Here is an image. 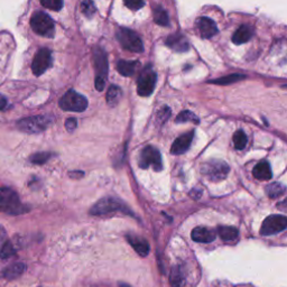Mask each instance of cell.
<instances>
[{"label":"cell","mask_w":287,"mask_h":287,"mask_svg":"<svg viewBox=\"0 0 287 287\" xmlns=\"http://www.w3.org/2000/svg\"><path fill=\"white\" fill-rule=\"evenodd\" d=\"M28 211L19 200L18 194L14 190L8 188H0V212L17 216Z\"/></svg>","instance_id":"1"},{"label":"cell","mask_w":287,"mask_h":287,"mask_svg":"<svg viewBox=\"0 0 287 287\" xmlns=\"http://www.w3.org/2000/svg\"><path fill=\"white\" fill-rule=\"evenodd\" d=\"M112 212H124L132 214V212L127 208V205L119 199L115 197H104L92 207L90 213L92 216H103Z\"/></svg>","instance_id":"2"},{"label":"cell","mask_w":287,"mask_h":287,"mask_svg":"<svg viewBox=\"0 0 287 287\" xmlns=\"http://www.w3.org/2000/svg\"><path fill=\"white\" fill-rule=\"evenodd\" d=\"M31 27L36 34L44 36V37H53L55 34L53 19L44 11H37L32 16Z\"/></svg>","instance_id":"3"},{"label":"cell","mask_w":287,"mask_h":287,"mask_svg":"<svg viewBox=\"0 0 287 287\" xmlns=\"http://www.w3.org/2000/svg\"><path fill=\"white\" fill-rule=\"evenodd\" d=\"M116 37L125 50L132 52V53H141L144 51V45L140 37L134 31L129 30V28H119L116 34Z\"/></svg>","instance_id":"4"},{"label":"cell","mask_w":287,"mask_h":287,"mask_svg":"<svg viewBox=\"0 0 287 287\" xmlns=\"http://www.w3.org/2000/svg\"><path fill=\"white\" fill-rule=\"evenodd\" d=\"M95 67H96V89L103 91L106 87V79L108 76V59L102 48L96 47L95 50Z\"/></svg>","instance_id":"5"},{"label":"cell","mask_w":287,"mask_h":287,"mask_svg":"<svg viewBox=\"0 0 287 287\" xmlns=\"http://www.w3.org/2000/svg\"><path fill=\"white\" fill-rule=\"evenodd\" d=\"M53 123V118L48 116H35L19 120L17 127L19 130L27 134H38L48 128V126Z\"/></svg>","instance_id":"6"},{"label":"cell","mask_w":287,"mask_h":287,"mask_svg":"<svg viewBox=\"0 0 287 287\" xmlns=\"http://www.w3.org/2000/svg\"><path fill=\"white\" fill-rule=\"evenodd\" d=\"M59 104L64 111L82 112L88 108V100L86 96L71 89L60 99Z\"/></svg>","instance_id":"7"},{"label":"cell","mask_w":287,"mask_h":287,"mask_svg":"<svg viewBox=\"0 0 287 287\" xmlns=\"http://www.w3.org/2000/svg\"><path fill=\"white\" fill-rule=\"evenodd\" d=\"M229 165L222 160H210L202 167V173L212 182L224 180L229 174Z\"/></svg>","instance_id":"8"},{"label":"cell","mask_w":287,"mask_h":287,"mask_svg":"<svg viewBox=\"0 0 287 287\" xmlns=\"http://www.w3.org/2000/svg\"><path fill=\"white\" fill-rule=\"evenodd\" d=\"M157 75L151 65L141 72L137 82V92L141 96H149L155 90Z\"/></svg>","instance_id":"9"},{"label":"cell","mask_w":287,"mask_h":287,"mask_svg":"<svg viewBox=\"0 0 287 287\" xmlns=\"http://www.w3.org/2000/svg\"><path fill=\"white\" fill-rule=\"evenodd\" d=\"M139 166L141 168L153 167L156 172L161 171L163 164H161V156L159 149L153 146L145 147L139 156Z\"/></svg>","instance_id":"10"},{"label":"cell","mask_w":287,"mask_h":287,"mask_svg":"<svg viewBox=\"0 0 287 287\" xmlns=\"http://www.w3.org/2000/svg\"><path fill=\"white\" fill-rule=\"evenodd\" d=\"M287 227V219L285 216L280 214H272L266 218L262 222L260 233L262 236H273V234L284 231Z\"/></svg>","instance_id":"11"},{"label":"cell","mask_w":287,"mask_h":287,"mask_svg":"<svg viewBox=\"0 0 287 287\" xmlns=\"http://www.w3.org/2000/svg\"><path fill=\"white\" fill-rule=\"evenodd\" d=\"M52 66V52L48 48H42L36 53L32 63V71L36 76L45 73L47 68Z\"/></svg>","instance_id":"12"},{"label":"cell","mask_w":287,"mask_h":287,"mask_svg":"<svg viewBox=\"0 0 287 287\" xmlns=\"http://www.w3.org/2000/svg\"><path fill=\"white\" fill-rule=\"evenodd\" d=\"M195 27L202 38H211L218 34L217 24L209 17H200L196 19Z\"/></svg>","instance_id":"13"},{"label":"cell","mask_w":287,"mask_h":287,"mask_svg":"<svg viewBox=\"0 0 287 287\" xmlns=\"http://www.w3.org/2000/svg\"><path fill=\"white\" fill-rule=\"evenodd\" d=\"M194 137V131L187 132V134L180 136L175 141H174L172 147H171V153L173 155H181V154H184L188 151L191 146L192 140Z\"/></svg>","instance_id":"14"},{"label":"cell","mask_w":287,"mask_h":287,"mask_svg":"<svg viewBox=\"0 0 287 287\" xmlns=\"http://www.w3.org/2000/svg\"><path fill=\"white\" fill-rule=\"evenodd\" d=\"M126 238L129 244L131 245V247L136 250L139 256L146 257L149 254L151 247H149L148 242L145 239H143V238H140L138 236H134V234H127Z\"/></svg>","instance_id":"15"},{"label":"cell","mask_w":287,"mask_h":287,"mask_svg":"<svg viewBox=\"0 0 287 287\" xmlns=\"http://www.w3.org/2000/svg\"><path fill=\"white\" fill-rule=\"evenodd\" d=\"M192 239L195 242H201V244H209L216 239V232L212 231L211 229L204 228V227H196L193 229Z\"/></svg>","instance_id":"16"},{"label":"cell","mask_w":287,"mask_h":287,"mask_svg":"<svg viewBox=\"0 0 287 287\" xmlns=\"http://www.w3.org/2000/svg\"><path fill=\"white\" fill-rule=\"evenodd\" d=\"M166 45L176 52H187L190 48L187 38L179 33L169 35L166 39Z\"/></svg>","instance_id":"17"},{"label":"cell","mask_w":287,"mask_h":287,"mask_svg":"<svg viewBox=\"0 0 287 287\" xmlns=\"http://www.w3.org/2000/svg\"><path fill=\"white\" fill-rule=\"evenodd\" d=\"M254 36V28L249 25H241L232 36V42L237 45L249 42Z\"/></svg>","instance_id":"18"},{"label":"cell","mask_w":287,"mask_h":287,"mask_svg":"<svg viewBox=\"0 0 287 287\" xmlns=\"http://www.w3.org/2000/svg\"><path fill=\"white\" fill-rule=\"evenodd\" d=\"M253 175L255 179L260 181H268L272 179V168H270L268 161L262 160L260 163H258L253 169Z\"/></svg>","instance_id":"19"},{"label":"cell","mask_w":287,"mask_h":287,"mask_svg":"<svg viewBox=\"0 0 287 287\" xmlns=\"http://www.w3.org/2000/svg\"><path fill=\"white\" fill-rule=\"evenodd\" d=\"M26 266L23 262H15L2 270V276L7 280H15L25 272Z\"/></svg>","instance_id":"20"},{"label":"cell","mask_w":287,"mask_h":287,"mask_svg":"<svg viewBox=\"0 0 287 287\" xmlns=\"http://www.w3.org/2000/svg\"><path fill=\"white\" fill-rule=\"evenodd\" d=\"M137 65H138V62L137 61H125L120 60L118 63H117V68H118L119 73L124 76H131L135 73V70Z\"/></svg>","instance_id":"21"},{"label":"cell","mask_w":287,"mask_h":287,"mask_svg":"<svg viewBox=\"0 0 287 287\" xmlns=\"http://www.w3.org/2000/svg\"><path fill=\"white\" fill-rule=\"evenodd\" d=\"M286 192V188L284 184L278 183V182H274V183L269 184L267 188H266V193L270 197V199H277V197H281L282 195H284Z\"/></svg>","instance_id":"22"},{"label":"cell","mask_w":287,"mask_h":287,"mask_svg":"<svg viewBox=\"0 0 287 287\" xmlns=\"http://www.w3.org/2000/svg\"><path fill=\"white\" fill-rule=\"evenodd\" d=\"M154 22L159 26L169 25L168 15L163 7H156L155 9H154Z\"/></svg>","instance_id":"23"},{"label":"cell","mask_w":287,"mask_h":287,"mask_svg":"<svg viewBox=\"0 0 287 287\" xmlns=\"http://www.w3.org/2000/svg\"><path fill=\"white\" fill-rule=\"evenodd\" d=\"M172 287H183L184 286V275L180 266H176L172 269L171 276H169Z\"/></svg>","instance_id":"24"},{"label":"cell","mask_w":287,"mask_h":287,"mask_svg":"<svg viewBox=\"0 0 287 287\" xmlns=\"http://www.w3.org/2000/svg\"><path fill=\"white\" fill-rule=\"evenodd\" d=\"M121 95H123V92H121V89L119 87L111 86L109 88L107 92V102L109 106L111 107L116 106V104L119 102Z\"/></svg>","instance_id":"25"},{"label":"cell","mask_w":287,"mask_h":287,"mask_svg":"<svg viewBox=\"0 0 287 287\" xmlns=\"http://www.w3.org/2000/svg\"><path fill=\"white\" fill-rule=\"evenodd\" d=\"M218 233L222 240L231 241L238 237V230L233 227H219L218 228Z\"/></svg>","instance_id":"26"},{"label":"cell","mask_w":287,"mask_h":287,"mask_svg":"<svg viewBox=\"0 0 287 287\" xmlns=\"http://www.w3.org/2000/svg\"><path fill=\"white\" fill-rule=\"evenodd\" d=\"M232 141L234 148L238 149V151H241V149H244L246 147V145L248 143L247 135L245 134L244 130H237L233 134Z\"/></svg>","instance_id":"27"},{"label":"cell","mask_w":287,"mask_h":287,"mask_svg":"<svg viewBox=\"0 0 287 287\" xmlns=\"http://www.w3.org/2000/svg\"><path fill=\"white\" fill-rule=\"evenodd\" d=\"M245 78H246V76L242 75V74H230L228 76H224V78H220V79L210 81V83L220 84V86H227V84H231V83H234V82H238V81H240V80L245 79Z\"/></svg>","instance_id":"28"},{"label":"cell","mask_w":287,"mask_h":287,"mask_svg":"<svg viewBox=\"0 0 287 287\" xmlns=\"http://www.w3.org/2000/svg\"><path fill=\"white\" fill-rule=\"evenodd\" d=\"M175 123H193L197 125L200 123L199 119H197V117L193 114L192 111H189V110H184L182 111L181 114L176 117L175 119Z\"/></svg>","instance_id":"29"},{"label":"cell","mask_w":287,"mask_h":287,"mask_svg":"<svg viewBox=\"0 0 287 287\" xmlns=\"http://www.w3.org/2000/svg\"><path fill=\"white\" fill-rule=\"evenodd\" d=\"M15 248L13 244L9 240H7L1 247H0V258L1 259H7L15 255Z\"/></svg>","instance_id":"30"},{"label":"cell","mask_w":287,"mask_h":287,"mask_svg":"<svg viewBox=\"0 0 287 287\" xmlns=\"http://www.w3.org/2000/svg\"><path fill=\"white\" fill-rule=\"evenodd\" d=\"M52 156L53 155H52L51 153H44V152L43 153H36V154H34V155H32L30 157V160L33 164L42 165V164H45Z\"/></svg>","instance_id":"31"},{"label":"cell","mask_w":287,"mask_h":287,"mask_svg":"<svg viewBox=\"0 0 287 287\" xmlns=\"http://www.w3.org/2000/svg\"><path fill=\"white\" fill-rule=\"evenodd\" d=\"M81 11L87 16V17H92L96 14V8L94 1H90V0H87V1L81 2Z\"/></svg>","instance_id":"32"},{"label":"cell","mask_w":287,"mask_h":287,"mask_svg":"<svg viewBox=\"0 0 287 287\" xmlns=\"http://www.w3.org/2000/svg\"><path fill=\"white\" fill-rule=\"evenodd\" d=\"M40 5L45 8H48V9L59 11L60 9H62L63 1H61V0H42V1H40Z\"/></svg>","instance_id":"33"},{"label":"cell","mask_w":287,"mask_h":287,"mask_svg":"<svg viewBox=\"0 0 287 287\" xmlns=\"http://www.w3.org/2000/svg\"><path fill=\"white\" fill-rule=\"evenodd\" d=\"M171 116V110H169L168 107H163L157 114V120H159V124H163L164 121H166L168 119V117Z\"/></svg>","instance_id":"34"},{"label":"cell","mask_w":287,"mask_h":287,"mask_svg":"<svg viewBox=\"0 0 287 287\" xmlns=\"http://www.w3.org/2000/svg\"><path fill=\"white\" fill-rule=\"evenodd\" d=\"M125 6L128 7L129 9L138 10L141 7L145 6V2L141 1V0H126L125 1Z\"/></svg>","instance_id":"35"},{"label":"cell","mask_w":287,"mask_h":287,"mask_svg":"<svg viewBox=\"0 0 287 287\" xmlns=\"http://www.w3.org/2000/svg\"><path fill=\"white\" fill-rule=\"evenodd\" d=\"M76 126H78V121H76L75 118H68L65 121V128L67 131H73Z\"/></svg>","instance_id":"36"},{"label":"cell","mask_w":287,"mask_h":287,"mask_svg":"<svg viewBox=\"0 0 287 287\" xmlns=\"http://www.w3.org/2000/svg\"><path fill=\"white\" fill-rule=\"evenodd\" d=\"M7 233H6V230L3 229L2 227H0V247L5 244V242L7 241Z\"/></svg>","instance_id":"37"},{"label":"cell","mask_w":287,"mask_h":287,"mask_svg":"<svg viewBox=\"0 0 287 287\" xmlns=\"http://www.w3.org/2000/svg\"><path fill=\"white\" fill-rule=\"evenodd\" d=\"M7 106V100L5 96H0V110H3V109L6 108Z\"/></svg>","instance_id":"38"},{"label":"cell","mask_w":287,"mask_h":287,"mask_svg":"<svg viewBox=\"0 0 287 287\" xmlns=\"http://www.w3.org/2000/svg\"><path fill=\"white\" fill-rule=\"evenodd\" d=\"M75 175H76V173H70V176H73V177H74ZM78 176H79V177H80V176H83V173H82V172H79V173H78Z\"/></svg>","instance_id":"39"},{"label":"cell","mask_w":287,"mask_h":287,"mask_svg":"<svg viewBox=\"0 0 287 287\" xmlns=\"http://www.w3.org/2000/svg\"><path fill=\"white\" fill-rule=\"evenodd\" d=\"M120 287H131V286H129L128 284H125V283H123V284H120Z\"/></svg>","instance_id":"40"}]
</instances>
